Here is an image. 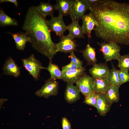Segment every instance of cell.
<instances>
[{
  "mask_svg": "<svg viewBox=\"0 0 129 129\" xmlns=\"http://www.w3.org/2000/svg\"><path fill=\"white\" fill-rule=\"evenodd\" d=\"M89 10L97 22L96 36L104 42L129 44V3L101 0Z\"/></svg>",
  "mask_w": 129,
  "mask_h": 129,
  "instance_id": "obj_1",
  "label": "cell"
},
{
  "mask_svg": "<svg viewBox=\"0 0 129 129\" xmlns=\"http://www.w3.org/2000/svg\"><path fill=\"white\" fill-rule=\"evenodd\" d=\"M46 17L37 6L28 9L22 27L30 38L33 48L52 60L56 54V43L52 40Z\"/></svg>",
  "mask_w": 129,
  "mask_h": 129,
  "instance_id": "obj_2",
  "label": "cell"
},
{
  "mask_svg": "<svg viewBox=\"0 0 129 129\" xmlns=\"http://www.w3.org/2000/svg\"><path fill=\"white\" fill-rule=\"evenodd\" d=\"M100 47V50L103 53L106 62L113 59L118 60L121 55V48L118 44L113 42H98Z\"/></svg>",
  "mask_w": 129,
  "mask_h": 129,
  "instance_id": "obj_3",
  "label": "cell"
},
{
  "mask_svg": "<svg viewBox=\"0 0 129 129\" xmlns=\"http://www.w3.org/2000/svg\"><path fill=\"white\" fill-rule=\"evenodd\" d=\"M23 66L35 80H38L40 71L46 68L43 66L41 63L32 54L28 57L22 59Z\"/></svg>",
  "mask_w": 129,
  "mask_h": 129,
  "instance_id": "obj_4",
  "label": "cell"
},
{
  "mask_svg": "<svg viewBox=\"0 0 129 129\" xmlns=\"http://www.w3.org/2000/svg\"><path fill=\"white\" fill-rule=\"evenodd\" d=\"M89 7L85 0H74L70 15L72 21H78L85 15Z\"/></svg>",
  "mask_w": 129,
  "mask_h": 129,
  "instance_id": "obj_5",
  "label": "cell"
},
{
  "mask_svg": "<svg viewBox=\"0 0 129 129\" xmlns=\"http://www.w3.org/2000/svg\"><path fill=\"white\" fill-rule=\"evenodd\" d=\"M58 89V82L56 80L50 78L46 81L40 89L36 91L35 94L39 97L48 98L51 96L57 95Z\"/></svg>",
  "mask_w": 129,
  "mask_h": 129,
  "instance_id": "obj_6",
  "label": "cell"
},
{
  "mask_svg": "<svg viewBox=\"0 0 129 129\" xmlns=\"http://www.w3.org/2000/svg\"><path fill=\"white\" fill-rule=\"evenodd\" d=\"M47 22L51 31L54 32L60 38L64 36V32L67 30V26L65 24L63 16H53L49 20H47Z\"/></svg>",
  "mask_w": 129,
  "mask_h": 129,
  "instance_id": "obj_7",
  "label": "cell"
},
{
  "mask_svg": "<svg viewBox=\"0 0 129 129\" xmlns=\"http://www.w3.org/2000/svg\"><path fill=\"white\" fill-rule=\"evenodd\" d=\"M75 83L80 92L85 97L94 92L93 79L92 77L84 74Z\"/></svg>",
  "mask_w": 129,
  "mask_h": 129,
  "instance_id": "obj_8",
  "label": "cell"
},
{
  "mask_svg": "<svg viewBox=\"0 0 129 129\" xmlns=\"http://www.w3.org/2000/svg\"><path fill=\"white\" fill-rule=\"evenodd\" d=\"M60 41L56 43L57 52L70 53L76 50L77 45L71 37L69 35L64 36L60 38Z\"/></svg>",
  "mask_w": 129,
  "mask_h": 129,
  "instance_id": "obj_9",
  "label": "cell"
},
{
  "mask_svg": "<svg viewBox=\"0 0 129 129\" xmlns=\"http://www.w3.org/2000/svg\"><path fill=\"white\" fill-rule=\"evenodd\" d=\"M82 24L81 26L84 34H86L89 40L91 38V33L95 27L98 24L90 12L85 15L82 18Z\"/></svg>",
  "mask_w": 129,
  "mask_h": 129,
  "instance_id": "obj_10",
  "label": "cell"
},
{
  "mask_svg": "<svg viewBox=\"0 0 129 129\" xmlns=\"http://www.w3.org/2000/svg\"><path fill=\"white\" fill-rule=\"evenodd\" d=\"M2 70V74L11 75L16 78L18 77L20 75V68L11 57L5 60Z\"/></svg>",
  "mask_w": 129,
  "mask_h": 129,
  "instance_id": "obj_11",
  "label": "cell"
},
{
  "mask_svg": "<svg viewBox=\"0 0 129 129\" xmlns=\"http://www.w3.org/2000/svg\"><path fill=\"white\" fill-rule=\"evenodd\" d=\"M89 70V73L92 77L96 78L107 77L110 70L105 64H96Z\"/></svg>",
  "mask_w": 129,
  "mask_h": 129,
  "instance_id": "obj_12",
  "label": "cell"
},
{
  "mask_svg": "<svg viewBox=\"0 0 129 129\" xmlns=\"http://www.w3.org/2000/svg\"><path fill=\"white\" fill-rule=\"evenodd\" d=\"M85 69L83 67L77 69L63 72L62 79L68 83L73 84L84 75Z\"/></svg>",
  "mask_w": 129,
  "mask_h": 129,
  "instance_id": "obj_13",
  "label": "cell"
},
{
  "mask_svg": "<svg viewBox=\"0 0 129 129\" xmlns=\"http://www.w3.org/2000/svg\"><path fill=\"white\" fill-rule=\"evenodd\" d=\"M111 104L105 94L98 93L96 108L101 116H104L106 114L110 109Z\"/></svg>",
  "mask_w": 129,
  "mask_h": 129,
  "instance_id": "obj_14",
  "label": "cell"
},
{
  "mask_svg": "<svg viewBox=\"0 0 129 129\" xmlns=\"http://www.w3.org/2000/svg\"><path fill=\"white\" fill-rule=\"evenodd\" d=\"M80 92L78 88L73 84L67 83L64 93L66 101L69 103L75 102L80 98Z\"/></svg>",
  "mask_w": 129,
  "mask_h": 129,
  "instance_id": "obj_15",
  "label": "cell"
},
{
  "mask_svg": "<svg viewBox=\"0 0 129 129\" xmlns=\"http://www.w3.org/2000/svg\"><path fill=\"white\" fill-rule=\"evenodd\" d=\"M7 33L12 36L15 41L16 47L19 50H23L27 43H31V39L26 32H19L15 33L9 32Z\"/></svg>",
  "mask_w": 129,
  "mask_h": 129,
  "instance_id": "obj_16",
  "label": "cell"
},
{
  "mask_svg": "<svg viewBox=\"0 0 129 129\" xmlns=\"http://www.w3.org/2000/svg\"><path fill=\"white\" fill-rule=\"evenodd\" d=\"M56 2L55 9L58 11L59 15L63 16L70 15L73 0H57Z\"/></svg>",
  "mask_w": 129,
  "mask_h": 129,
  "instance_id": "obj_17",
  "label": "cell"
},
{
  "mask_svg": "<svg viewBox=\"0 0 129 129\" xmlns=\"http://www.w3.org/2000/svg\"><path fill=\"white\" fill-rule=\"evenodd\" d=\"M93 78L94 92L105 94L111 85L107 77L99 79Z\"/></svg>",
  "mask_w": 129,
  "mask_h": 129,
  "instance_id": "obj_18",
  "label": "cell"
},
{
  "mask_svg": "<svg viewBox=\"0 0 129 129\" xmlns=\"http://www.w3.org/2000/svg\"><path fill=\"white\" fill-rule=\"evenodd\" d=\"M69 35L74 40L75 38H84V33L82 27L79 24L78 21H72L67 26Z\"/></svg>",
  "mask_w": 129,
  "mask_h": 129,
  "instance_id": "obj_19",
  "label": "cell"
},
{
  "mask_svg": "<svg viewBox=\"0 0 129 129\" xmlns=\"http://www.w3.org/2000/svg\"><path fill=\"white\" fill-rule=\"evenodd\" d=\"M83 55L88 64L94 65L97 62L96 57V49L91 47L89 43L82 52Z\"/></svg>",
  "mask_w": 129,
  "mask_h": 129,
  "instance_id": "obj_20",
  "label": "cell"
},
{
  "mask_svg": "<svg viewBox=\"0 0 129 129\" xmlns=\"http://www.w3.org/2000/svg\"><path fill=\"white\" fill-rule=\"evenodd\" d=\"M119 87L111 84L105 93L107 98L111 104L119 101Z\"/></svg>",
  "mask_w": 129,
  "mask_h": 129,
  "instance_id": "obj_21",
  "label": "cell"
},
{
  "mask_svg": "<svg viewBox=\"0 0 129 129\" xmlns=\"http://www.w3.org/2000/svg\"><path fill=\"white\" fill-rule=\"evenodd\" d=\"M37 8L40 13L45 17L49 16L51 17L54 16L53 14L56 10L55 5L50 4L49 2H40Z\"/></svg>",
  "mask_w": 129,
  "mask_h": 129,
  "instance_id": "obj_22",
  "label": "cell"
},
{
  "mask_svg": "<svg viewBox=\"0 0 129 129\" xmlns=\"http://www.w3.org/2000/svg\"><path fill=\"white\" fill-rule=\"evenodd\" d=\"M45 69L49 72L51 79L54 80L62 79L63 72L60 70L57 65L52 63V60H49L48 65Z\"/></svg>",
  "mask_w": 129,
  "mask_h": 129,
  "instance_id": "obj_23",
  "label": "cell"
},
{
  "mask_svg": "<svg viewBox=\"0 0 129 129\" xmlns=\"http://www.w3.org/2000/svg\"><path fill=\"white\" fill-rule=\"evenodd\" d=\"M18 22L15 19L7 15L3 10L1 8L0 10V26L1 27L8 26H17Z\"/></svg>",
  "mask_w": 129,
  "mask_h": 129,
  "instance_id": "obj_24",
  "label": "cell"
},
{
  "mask_svg": "<svg viewBox=\"0 0 129 129\" xmlns=\"http://www.w3.org/2000/svg\"><path fill=\"white\" fill-rule=\"evenodd\" d=\"M108 79L111 84L119 86L122 84L119 79L117 70L113 67L110 70Z\"/></svg>",
  "mask_w": 129,
  "mask_h": 129,
  "instance_id": "obj_25",
  "label": "cell"
},
{
  "mask_svg": "<svg viewBox=\"0 0 129 129\" xmlns=\"http://www.w3.org/2000/svg\"><path fill=\"white\" fill-rule=\"evenodd\" d=\"M118 61V67L120 69L129 70V53L121 55Z\"/></svg>",
  "mask_w": 129,
  "mask_h": 129,
  "instance_id": "obj_26",
  "label": "cell"
},
{
  "mask_svg": "<svg viewBox=\"0 0 129 129\" xmlns=\"http://www.w3.org/2000/svg\"><path fill=\"white\" fill-rule=\"evenodd\" d=\"M98 93L93 92L85 97L84 102L86 104L96 107L98 99Z\"/></svg>",
  "mask_w": 129,
  "mask_h": 129,
  "instance_id": "obj_27",
  "label": "cell"
},
{
  "mask_svg": "<svg viewBox=\"0 0 129 129\" xmlns=\"http://www.w3.org/2000/svg\"><path fill=\"white\" fill-rule=\"evenodd\" d=\"M118 73L119 79L122 84L129 81L128 70L120 69L118 70Z\"/></svg>",
  "mask_w": 129,
  "mask_h": 129,
  "instance_id": "obj_28",
  "label": "cell"
},
{
  "mask_svg": "<svg viewBox=\"0 0 129 129\" xmlns=\"http://www.w3.org/2000/svg\"><path fill=\"white\" fill-rule=\"evenodd\" d=\"M68 58H71V62H72L80 67H82V61L80 60L75 55L74 52L70 53V54Z\"/></svg>",
  "mask_w": 129,
  "mask_h": 129,
  "instance_id": "obj_29",
  "label": "cell"
},
{
  "mask_svg": "<svg viewBox=\"0 0 129 129\" xmlns=\"http://www.w3.org/2000/svg\"><path fill=\"white\" fill-rule=\"evenodd\" d=\"M80 67L75 64L74 63L70 62L69 64L63 66L62 67V71L63 72L77 69Z\"/></svg>",
  "mask_w": 129,
  "mask_h": 129,
  "instance_id": "obj_30",
  "label": "cell"
},
{
  "mask_svg": "<svg viewBox=\"0 0 129 129\" xmlns=\"http://www.w3.org/2000/svg\"><path fill=\"white\" fill-rule=\"evenodd\" d=\"M62 125L63 129H72L70 121L66 117L62 118Z\"/></svg>",
  "mask_w": 129,
  "mask_h": 129,
  "instance_id": "obj_31",
  "label": "cell"
},
{
  "mask_svg": "<svg viewBox=\"0 0 129 129\" xmlns=\"http://www.w3.org/2000/svg\"><path fill=\"white\" fill-rule=\"evenodd\" d=\"M100 0H85L89 6V8L95 6L98 3Z\"/></svg>",
  "mask_w": 129,
  "mask_h": 129,
  "instance_id": "obj_32",
  "label": "cell"
},
{
  "mask_svg": "<svg viewBox=\"0 0 129 129\" xmlns=\"http://www.w3.org/2000/svg\"><path fill=\"white\" fill-rule=\"evenodd\" d=\"M9 2L14 4L15 6L17 7L18 5V3L16 0H0V3Z\"/></svg>",
  "mask_w": 129,
  "mask_h": 129,
  "instance_id": "obj_33",
  "label": "cell"
},
{
  "mask_svg": "<svg viewBox=\"0 0 129 129\" xmlns=\"http://www.w3.org/2000/svg\"><path fill=\"white\" fill-rule=\"evenodd\" d=\"M6 100L5 99L2 98L1 99H0V107H2V105L3 103H4L5 100Z\"/></svg>",
  "mask_w": 129,
  "mask_h": 129,
  "instance_id": "obj_34",
  "label": "cell"
}]
</instances>
